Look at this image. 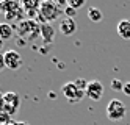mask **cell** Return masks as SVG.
<instances>
[{
	"mask_svg": "<svg viewBox=\"0 0 130 125\" xmlns=\"http://www.w3.org/2000/svg\"><path fill=\"white\" fill-rule=\"evenodd\" d=\"M61 13H64V11H61L57 3H53V2H42L41 3L39 17H41L42 24H50L53 21H57Z\"/></svg>",
	"mask_w": 130,
	"mask_h": 125,
	"instance_id": "6da1fadb",
	"label": "cell"
},
{
	"mask_svg": "<svg viewBox=\"0 0 130 125\" xmlns=\"http://www.w3.org/2000/svg\"><path fill=\"white\" fill-rule=\"evenodd\" d=\"M127 114V108L125 105L122 103V100L119 99H111L107 105V117L113 122H118V120H122Z\"/></svg>",
	"mask_w": 130,
	"mask_h": 125,
	"instance_id": "7a4b0ae2",
	"label": "cell"
},
{
	"mask_svg": "<svg viewBox=\"0 0 130 125\" xmlns=\"http://www.w3.org/2000/svg\"><path fill=\"white\" fill-rule=\"evenodd\" d=\"M17 33H19V36H22L24 39L27 38V39H35L38 34H41V27L39 24H36L35 21H21L19 24H17Z\"/></svg>",
	"mask_w": 130,
	"mask_h": 125,
	"instance_id": "3957f363",
	"label": "cell"
},
{
	"mask_svg": "<svg viewBox=\"0 0 130 125\" xmlns=\"http://www.w3.org/2000/svg\"><path fill=\"white\" fill-rule=\"evenodd\" d=\"M21 97L16 92H5L2 95V111L8 113L10 116H14L19 110Z\"/></svg>",
	"mask_w": 130,
	"mask_h": 125,
	"instance_id": "277c9868",
	"label": "cell"
},
{
	"mask_svg": "<svg viewBox=\"0 0 130 125\" xmlns=\"http://www.w3.org/2000/svg\"><path fill=\"white\" fill-rule=\"evenodd\" d=\"M61 92H63V95H64V97H66L71 103H77V102H80V100L86 95V91L78 89L77 84H75V81H68V83H64V84L61 86Z\"/></svg>",
	"mask_w": 130,
	"mask_h": 125,
	"instance_id": "5b68a950",
	"label": "cell"
},
{
	"mask_svg": "<svg viewBox=\"0 0 130 125\" xmlns=\"http://www.w3.org/2000/svg\"><path fill=\"white\" fill-rule=\"evenodd\" d=\"M3 63H5V67L11 70H17L19 67L22 66V56L19 55V52L16 50H6L3 53Z\"/></svg>",
	"mask_w": 130,
	"mask_h": 125,
	"instance_id": "8992f818",
	"label": "cell"
},
{
	"mask_svg": "<svg viewBox=\"0 0 130 125\" xmlns=\"http://www.w3.org/2000/svg\"><path fill=\"white\" fill-rule=\"evenodd\" d=\"M104 95V84L97 80H92L88 83V88H86V97L94 100V102H99Z\"/></svg>",
	"mask_w": 130,
	"mask_h": 125,
	"instance_id": "52a82bcc",
	"label": "cell"
},
{
	"mask_svg": "<svg viewBox=\"0 0 130 125\" xmlns=\"http://www.w3.org/2000/svg\"><path fill=\"white\" fill-rule=\"evenodd\" d=\"M75 31H77V24H75V19L64 17L63 21L60 22V33H61L63 36H72Z\"/></svg>",
	"mask_w": 130,
	"mask_h": 125,
	"instance_id": "ba28073f",
	"label": "cell"
},
{
	"mask_svg": "<svg viewBox=\"0 0 130 125\" xmlns=\"http://www.w3.org/2000/svg\"><path fill=\"white\" fill-rule=\"evenodd\" d=\"M116 30H118V34L122 38V39L128 41L130 39V19H122V21H119Z\"/></svg>",
	"mask_w": 130,
	"mask_h": 125,
	"instance_id": "9c48e42d",
	"label": "cell"
},
{
	"mask_svg": "<svg viewBox=\"0 0 130 125\" xmlns=\"http://www.w3.org/2000/svg\"><path fill=\"white\" fill-rule=\"evenodd\" d=\"M41 36L44 42H52L55 38V30L50 24H41Z\"/></svg>",
	"mask_w": 130,
	"mask_h": 125,
	"instance_id": "30bf717a",
	"label": "cell"
},
{
	"mask_svg": "<svg viewBox=\"0 0 130 125\" xmlns=\"http://www.w3.org/2000/svg\"><path fill=\"white\" fill-rule=\"evenodd\" d=\"M88 19L91 22H100L102 19H104V13H102L99 8L91 6V8H88Z\"/></svg>",
	"mask_w": 130,
	"mask_h": 125,
	"instance_id": "8fae6325",
	"label": "cell"
},
{
	"mask_svg": "<svg viewBox=\"0 0 130 125\" xmlns=\"http://www.w3.org/2000/svg\"><path fill=\"white\" fill-rule=\"evenodd\" d=\"M13 34H14V31H13V27L10 24H0V38L3 41L11 39Z\"/></svg>",
	"mask_w": 130,
	"mask_h": 125,
	"instance_id": "7c38bea8",
	"label": "cell"
},
{
	"mask_svg": "<svg viewBox=\"0 0 130 125\" xmlns=\"http://www.w3.org/2000/svg\"><path fill=\"white\" fill-rule=\"evenodd\" d=\"M22 5L21 3H17V2H3L2 5H0V8H2V11L5 14H10L13 11H16V9H19Z\"/></svg>",
	"mask_w": 130,
	"mask_h": 125,
	"instance_id": "4fadbf2b",
	"label": "cell"
},
{
	"mask_svg": "<svg viewBox=\"0 0 130 125\" xmlns=\"http://www.w3.org/2000/svg\"><path fill=\"white\" fill-rule=\"evenodd\" d=\"M124 84H125V83H122L119 78H115V80H111V89H113V91H121V92H122Z\"/></svg>",
	"mask_w": 130,
	"mask_h": 125,
	"instance_id": "5bb4252c",
	"label": "cell"
},
{
	"mask_svg": "<svg viewBox=\"0 0 130 125\" xmlns=\"http://www.w3.org/2000/svg\"><path fill=\"white\" fill-rule=\"evenodd\" d=\"M11 117H13V116H10L8 113L2 111V113H0V125H8V123H11V122H13Z\"/></svg>",
	"mask_w": 130,
	"mask_h": 125,
	"instance_id": "9a60e30c",
	"label": "cell"
},
{
	"mask_svg": "<svg viewBox=\"0 0 130 125\" xmlns=\"http://www.w3.org/2000/svg\"><path fill=\"white\" fill-rule=\"evenodd\" d=\"M68 6H71L74 9H80L82 6H85V2H83V0H69Z\"/></svg>",
	"mask_w": 130,
	"mask_h": 125,
	"instance_id": "2e32d148",
	"label": "cell"
},
{
	"mask_svg": "<svg viewBox=\"0 0 130 125\" xmlns=\"http://www.w3.org/2000/svg\"><path fill=\"white\" fill-rule=\"evenodd\" d=\"M64 14H66V17H69V19H74L77 16V9H74V8H71V6H66V9H64Z\"/></svg>",
	"mask_w": 130,
	"mask_h": 125,
	"instance_id": "e0dca14e",
	"label": "cell"
},
{
	"mask_svg": "<svg viewBox=\"0 0 130 125\" xmlns=\"http://www.w3.org/2000/svg\"><path fill=\"white\" fill-rule=\"evenodd\" d=\"M122 92H124L125 95H130V83H125V84H124V89H122Z\"/></svg>",
	"mask_w": 130,
	"mask_h": 125,
	"instance_id": "ac0fdd59",
	"label": "cell"
},
{
	"mask_svg": "<svg viewBox=\"0 0 130 125\" xmlns=\"http://www.w3.org/2000/svg\"><path fill=\"white\" fill-rule=\"evenodd\" d=\"M16 125H30L28 122H24V120H21V122H16Z\"/></svg>",
	"mask_w": 130,
	"mask_h": 125,
	"instance_id": "d6986e66",
	"label": "cell"
},
{
	"mask_svg": "<svg viewBox=\"0 0 130 125\" xmlns=\"http://www.w3.org/2000/svg\"><path fill=\"white\" fill-rule=\"evenodd\" d=\"M8 125H16V122H11V123H8Z\"/></svg>",
	"mask_w": 130,
	"mask_h": 125,
	"instance_id": "ffe728a7",
	"label": "cell"
}]
</instances>
